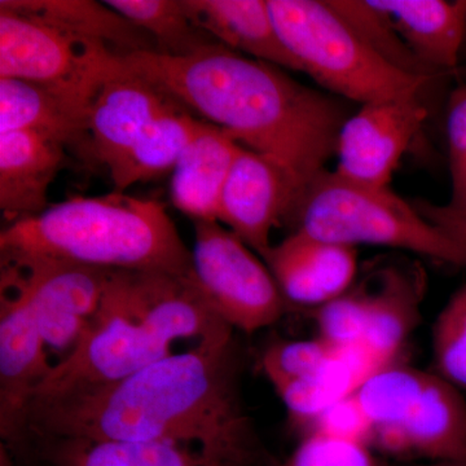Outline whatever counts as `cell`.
I'll return each instance as SVG.
<instances>
[{"mask_svg": "<svg viewBox=\"0 0 466 466\" xmlns=\"http://www.w3.org/2000/svg\"><path fill=\"white\" fill-rule=\"evenodd\" d=\"M233 333L144 367L133 375L38 398L33 446L43 438L198 444L256 466L258 441L242 406Z\"/></svg>", "mask_w": 466, "mask_h": 466, "instance_id": "1", "label": "cell"}, {"mask_svg": "<svg viewBox=\"0 0 466 466\" xmlns=\"http://www.w3.org/2000/svg\"><path fill=\"white\" fill-rule=\"evenodd\" d=\"M119 58L183 108L227 131L244 148L272 159L302 198L327 170L339 131L351 116L346 100L219 42L184 57L137 51Z\"/></svg>", "mask_w": 466, "mask_h": 466, "instance_id": "2", "label": "cell"}, {"mask_svg": "<svg viewBox=\"0 0 466 466\" xmlns=\"http://www.w3.org/2000/svg\"><path fill=\"white\" fill-rule=\"evenodd\" d=\"M232 332L192 276L115 271L84 339L54 364L33 401L118 381L170 357L183 339L201 343Z\"/></svg>", "mask_w": 466, "mask_h": 466, "instance_id": "3", "label": "cell"}, {"mask_svg": "<svg viewBox=\"0 0 466 466\" xmlns=\"http://www.w3.org/2000/svg\"><path fill=\"white\" fill-rule=\"evenodd\" d=\"M0 260L192 276V251L164 205L119 192L69 198L9 223L0 233Z\"/></svg>", "mask_w": 466, "mask_h": 466, "instance_id": "4", "label": "cell"}, {"mask_svg": "<svg viewBox=\"0 0 466 466\" xmlns=\"http://www.w3.org/2000/svg\"><path fill=\"white\" fill-rule=\"evenodd\" d=\"M281 41L329 94L366 106L420 99L431 79L400 72L367 45L328 0H268Z\"/></svg>", "mask_w": 466, "mask_h": 466, "instance_id": "5", "label": "cell"}, {"mask_svg": "<svg viewBox=\"0 0 466 466\" xmlns=\"http://www.w3.org/2000/svg\"><path fill=\"white\" fill-rule=\"evenodd\" d=\"M354 397L372 428L370 446L431 462L466 459V401L437 373L389 364L359 383Z\"/></svg>", "mask_w": 466, "mask_h": 466, "instance_id": "6", "label": "cell"}, {"mask_svg": "<svg viewBox=\"0 0 466 466\" xmlns=\"http://www.w3.org/2000/svg\"><path fill=\"white\" fill-rule=\"evenodd\" d=\"M296 217L297 231L320 240L392 248L466 266L464 248L390 187L364 186L325 170L306 192Z\"/></svg>", "mask_w": 466, "mask_h": 466, "instance_id": "7", "label": "cell"}, {"mask_svg": "<svg viewBox=\"0 0 466 466\" xmlns=\"http://www.w3.org/2000/svg\"><path fill=\"white\" fill-rule=\"evenodd\" d=\"M192 279L232 329L251 334L280 320L288 300L266 263L218 220H193Z\"/></svg>", "mask_w": 466, "mask_h": 466, "instance_id": "8", "label": "cell"}, {"mask_svg": "<svg viewBox=\"0 0 466 466\" xmlns=\"http://www.w3.org/2000/svg\"><path fill=\"white\" fill-rule=\"evenodd\" d=\"M116 66L118 56L100 43L0 8V78L63 88L92 100Z\"/></svg>", "mask_w": 466, "mask_h": 466, "instance_id": "9", "label": "cell"}, {"mask_svg": "<svg viewBox=\"0 0 466 466\" xmlns=\"http://www.w3.org/2000/svg\"><path fill=\"white\" fill-rule=\"evenodd\" d=\"M47 348L29 294L16 269L2 265L0 276V437L15 460L33 461L29 413L35 392L50 375Z\"/></svg>", "mask_w": 466, "mask_h": 466, "instance_id": "10", "label": "cell"}, {"mask_svg": "<svg viewBox=\"0 0 466 466\" xmlns=\"http://www.w3.org/2000/svg\"><path fill=\"white\" fill-rule=\"evenodd\" d=\"M23 279L46 348L66 359L84 339L113 272L50 260L5 262ZM58 360V361H60Z\"/></svg>", "mask_w": 466, "mask_h": 466, "instance_id": "11", "label": "cell"}, {"mask_svg": "<svg viewBox=\"0 0 466 466\" xmlns=\"http://www.w3.org/2000/svg\"><path fill=\"white\" fill-rule=\"evenodd\" d=\"M426 118L428 109L420 99L361 106L339 131L334 173L364 186L390 187L392 175Z\"/></svg>", "mask_w": 466, "mask_h": 466, "instance_id": "12", "label": "cell"}, {"mask_svg": "<svg viewBox=\"0 0 466 466\" xmlns=\"http://www.w3.org/2000/svg\"><path fill=\"white\" fill-rule=\"evenodd\" d=\"M302 200L299 187L283 168L242 148L220 193L217 220L263 257L272 247L274 228L296 217Z\"/></svg>", "mask_w": 466, "mask_h": 466, "instance_id": "13", "label": "cell"}, {"mask_svg": "<svg viewBox=\"0 0 466 466\" xmlns=\"http://www.w3.org/2000/svg\"><path fill=\"white\" fill-rule=\"evenodd\" d=\"M177 104L121 63L101 84L88 113L84 148L108 171L126 157L146 128Z\"/></svg>", "mask_w": 466, "mask_h": 466, "instance_id": "14", "label": "cell"}, {"mask_svg": "<svg viewBox=\"0 0 466 466\" xmlns=\"http://www.w3.org/2000/svg\"><path fill=\"white\" fill-rule=\"evenodd\" d=\"M267 267L288 302L320 308L355 284L357 248L345 247L296 231L265 256Z\"/></svg>", "mask_w": 466, "mask_h": 466, "instance_id": "15", "label": "cell"}, {"mask_svg": "<svg viewBox=\"0 0 466 466\" xmlns=\"http://www.w3.org/2000/svg\"><path fill=\"white\" fill-rule=\"evenodd\" d=\"M367 327L360 350L379 368L394 363L420 318L425 272L410 265L383 266L363 281Z\"/></svg>", "mask_w": 466, "mask_h": 466, "instance_id": "16", "label": "cell"}, {"mask_svg": "<svg viewBox=\"0 0 466 466\" xmlns=\"http://www.w3.org/2000/svg\"><path fill=\"white\" fill-rule=\"evenodd\" d=\"M66 144L29 131L0 134V210L9 223L43 213Z\"/></svg>", "mask_w": 466, "mask_h": 466, "instance_id": "17", "label": "cell"}, {"mask_svg": "<svg viewBox=\"0 0 466 466\" xmlns=\"http://www.w3.org/2000/svg\"><path fill=\"white\" fill-rule=\"evenodd\" d=\"M187 15L220 45L281 69L302 73L281 41L268 0H182Z\"/></svg>", "mask_w": 466, "mask_h": 466, "instance_id": "18", "label": "cell"}, {"mask_svg": "<svg viewBox=\"0 0 466 466\" xmlns=\"http://www.w3.org/2000/svg\"><path fill=\"white\" fill-rule=\"evenodd\" d=\"M35 458L50 466H245L198 444L43 438Z\"/></svg>", "mask_w": 466, "mask_h": 466, "instance_id": "19", "label": "cell"}, {"mask_svg": "<svg viewBox=\"0 0 466 466\" xmlns=\"http://www.w3.org/2000/svg\"><path fill=\"white\" fill-rule=\"evenodd\" d=\"M92 100L15 78H0V134L29 131L84 147Z\"/></svg>", "mask_w": 466, "mask_h": 466, "instance_id": "20", "label": "cell"}, {"mask_svg": "<svg viewBox=\"0 0 466 466\" xmlns=\"http://www.w3.org/2000/svg\"><path fill=\"white\" fill-rule=\"evenodd\" d=\"M242 148L227 131L202 122L175 165L170 183L174 207L193 220H217L220 193Z\"/></svg>", "mask_w": 466, "mask_h": 466, "instance_id": "21", "label": "cell"}, {"mask_svg": "<svg viewBox=\"0 0 466 466\" xmlns=\"http://www.w3.org/2000/svg\"><path fill=\"white\" fill-rule=\"evenodd\" d=\"M410 52L437 76L456 69L466 39V0H376Z\"/></svg>", "mask_w": 466, "mask_h": 466, "instance_id": "22", "label": "cell"}, {"mask_svg": "<svg viewBox=\"0 0 466 466\" xmlns=\"http://www.w3.org/2000/svg\"><path fill=\"white\" fill-rule=\"evenodd\" d=\"M0 8L38 18L67 33L106 46L116 56L157 51L148 34L106 3L92 0H2Z\"/></svg>", "mask_w": 466, "mask_h": 466, "instance_id": "23", "label": "cell"}, {"mask_svg": "<svg viewBox=\"0 0 466 466\" xmlns=\"http://www.w3.org/2000/svg\"><path fill=\"white\" fill-rule=\"evenodd\" d=\"M184 109L175 104L146 128L130 152L109 173L115 192L124 193L134 184L148 182L174 170L183 150L204 122Z\"/></svg>", "mask_w": 466, "mask_h": 466, "instance_id": "24", "label": "cell"}, {"mask_svg": "<svg viewBox=\"0 0 466 466\" xmlns=\"http://www.w3.org/2000/svg\"><path fill=\"white\" fill-rule=\"evenodd\" d=\"M104 3L148 34L159 54L184 57L217 43L192 23L182 0H106Z\"/></svg>", "mask_w": 466, "mask_h": 466, "instance_id": "25", "label": "cell"}, {"mask_svg": "<svg viewBox=\"0 0 466 466\" xmlns=\"http://www.w3.org/2000/svg\"><path fill=\"white\" fill-rule=\"evenodd\" d=\"M328 3L386 63L410 76L428 79L440 76L410 52L390 16L377 5L376 0H328Z\"/></svg>", "mask_w": 466, "mask_h": 466, "instance_id": "26", "label": "cell"}, {"mask_svg": "<svg viewBox=\"0 0 466 466\" xmlns=\"http://www.w3.org/2000/svg\"><path fill=\"white\" fill-rule=\"evenodd\" d=\"M435 373L466 390V285L444 305L431 333Z\"/></svg>", "mask_w": 466, "mask_h": 466, "instance_id": "27", "label": "cell"}, {"mask_svg": "<svg viewBox=\"0 0 466 466\" xmlns=\"http://www.w3.org/2000/svg\"><path fill=\"white\" fill-rule=\"evenodd\" d=\"M348 351L334 348L319 337L309 341L276 342L263 352L260 370L266 377H318L329 372Z\"/></svg>", "mask_w": 466, "mask_h": 466, "instance_id": "28", "label": "cell"}, {"mask_svg": "<svg viewBox=\"0 0 466 466\" xmlns=\"http://www.w3.org/2000/svg\"><path fill=\"white\" fill-rule=\"evenodd\" d=\"M367 293L363 283L317 309L319 339L339 350L360 349L367 327Z\"/></svg>", "mask_w": 466, "mask_h": 466, "instance_id": "29", "label": "cell"}, {"mask_svg": "<svg viewBox=\"0 0 466 466\" xmlns=\"http://www.w3.org/2000/svg\"><path fill=\"white\" fill-rule=\"evenodd\" d=\"M281 466H381L366 441L311 431Z\"/></svg>", "mask_w": 466, "mask_h": 466, "instance_id": "30", "label": "cell"}, {"mask_svg": "<svg viewBox=\"0 0 466 466\" xmlns=\"http://www.w3.org/2000/svg\"><path fill=\"white\" fill-rule=\"evenodd\" d=\"M446 119L451 198L441 207L451 216L466 217V84L451 92Z\"/></svg>", "mask_w": 466, "mask_h": 466, "instance_id": "31", "label": "cell"}, {"mask_svg": "<svg viewBox=\"0 0 466 466\" xmlns=\"http://www.w3.org/2000/svg\"><path fill=\"white\" fill-rule=\"evenodd\" d=\"M415 207L433 225L440 227L466 250V217H455L446 213L441 205L426 201L415 202Z\"/></svg>", "mask_w": 466, "mask_h": 466, "instance_id": "32", "label": "cell"}, {"mask_svg": "<svg viewBox=\"0 0 466 466\" xmlns=\"http://www.w3.org/2000/svg\"><path fill=\"white\" fill-rule=\"evenodd\" d=\"M0 466H16V461L12 458L11 453L2 446H0Z\"/></svg>", "mask_w": 466, "mask_h": 466, "instance_id": "33", "label": "cell"}, {"mask_svg": "<svg viewBox=\"0 0 466 466\" xmlns=\"http://www.w3.org/2000/svg\"><path fill=\"white\" fill-rule=\"evenodd\" d=\"M428 466H466V459L459 460V461L431 462V464Z\"/></svg>", "mask_w": 466, "mask_h": 466, "instance_id": "34", "label": "cell"}]
</instances>
